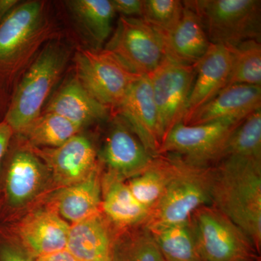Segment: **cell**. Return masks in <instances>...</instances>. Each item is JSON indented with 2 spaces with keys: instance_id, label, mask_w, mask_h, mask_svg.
Here are the masks:
<instances>
[{
  "instance_id": "cell-1",
  "label": "cell",
  "mask_w": 261,
  "mask_h": 261,
  "mask_svg": "<svg viewBox=\"0 0 261 261\" xmlns=\"http://www.w3.org/2000/svg\"><path fill=\"white\" fill-rule=\"evenodd\" d=\"M47 3H19L0 24V97L13 94L19 81L44 46L58 39Z\"/></svg>"
},
{
  "instance_id": "cell-2",
  "label": "cell",
  "mask_w": 261,
  "mask_h": 261,
  "mask_svg": "<svg viewBox=\"0 0 261 261\" xmlns=\"http://www.w3.org/2000/svg\"><path fill=\"white\" fill-rule=\"evenodd\" d=\"M211 205L261 247V161L228 157L211 168Z\"/></svg>"
},
{
  "instance_id": "cell-3",
  "label": "cell",
  "mask_w": 261,
  "mask_h": 261,
  "mask_svg": "<svg viewBox=\"0 0 261 261\" xmlns=\"http://www.w3.org/2000/svg\"><path fill=\"white\" fill-rule=\"evenodd\" d=\"M70 50L58 39L47 43L19 81L5 113L4 121L20 134L40 116L42 107L61 80Z\"/></svg>"
},
{
  "instance_id": "cell-4",
  "label": "cell",
  "mask_w": 261,
  "mask_h": 261,
  "mask_svg": "<svg viewBox=\"0 0 261 261\" xmlns=\"http://www.w3.org/2000/svg\"><path fill=\"white\" fill-rule=\"evenodd\" d=\"M173 155L176 173L157 203L149 211L148 217L142 224L145 228L185 222L197 209L211 205V166H197L177 154Z\"/></svg>"
},
{
  "instance_id": "cell-5",
  "label": "cell",
  "mask_w": 261,
  "mask_h": 261,
  "mask_svg": "<svg viewBox=\"0 0 261 261\" xmlns=\"http://www.w3.org/2000/svg\"><path fill=\"white\" fill-rule=\"evenodd\" d=\"M200 17L211 44L226 47L260 41V0L185 1Z\"/></svg>"
},
{
  "instance_id": "cell-6",
  "label": "cell",
  "mask_w": 261,
  "mask_h": 261,
  "mask_svg": "<svg viewBox=\"0 0 261 261\" xmlns=\"http://www.w3.org/2000/svg\"><path fill=\"white\" fill-rule=\"evenodd\" d=\"M202 261H257L250 239L214 206L205 205L190 219Z\"/></svg>"
},
{
  "instance_id": "cell-7",
  "label": "cell",
  "mask_w": 261,
  "mask_h": 261,
  "mask_svg": "<svg viewBox=\"0 0 261 261\" xmlns=\"http://www.w3.org/2000/svg\"><path fill=\"white\" fill-rule=\"evenodd\" d=\"M75 78L99 102L116 109L132 84L142 75L130 71L106 49H80L74 56Z\"/></svg>"
},
{
  "instance_id": "cell-8",
  "label": "cell",
  "mask_w": 261,
  "mask_h": 261,
  "mask_svg": "<svg viewBox=\"0 0 261 261\" xmlns=\"http://www.w3.org/2000/svg\"><path fill=\"white\" fill-rule=\"evenodd\" d=\"M104 49L140 75L153 72L164 58L159 33L142 18L120 16Z\"/></svg>"
},
{
  "instance_id": "cell-9",
  "label": "cell",
  "mask_w": 261,
  "mask_h": 261,
  "mask_svg": "<svg viewBox=\"0 0 261 261\" xmlns=\"http://www.w3.org/2000/svg\"><path fill=\"white\" fill-rule=\"evenodd\" d=\"M243 120H222L200 125L178 123L161 142L159 155L177 154L192 164L209 166L219 161L228 137Z\"/></svg>"
},
{
  "instance_id": "cell-10",
  "label": "cell",
  "mask_w": 261,
  "mask_h": 261,
  "mask_svg": "<svg viewBox=\"0 0 261 261\" xmlns=\"http://www.w3.org/2000/svg\"><path fill=\"white\" fill-rule=\"evenodd\" d=\"M148 75L158 114L161 144L173 127L184 121L195 78V65L163 58Z\"/></svg>"
},
{
  "instance_id": "cell-11",
  "label": "cell",
  "mask_w": 261,
  "mask_h": 261,
  "mask_svg": "<svg viewBox=\"0 0 261 261\" xmlns=\"http://www.w3.org/2000/svg\"><path fill=\"white\" fill-rule=\"evenodd\" d=\"M30 147L45 163L51 181L60 189L82 181L100 165L92 141L80 134L56 148Z\"/></svg>"
},
{
  "instance_id": "cell-12",
  "label": "cell",
  "mask_w": 261,
  "mask_h": 261,
  "mask_svg": "<svg viewBox=\"0 0 261 261\" xmlns=\"http://www.w3.org/2000/svg\"><path fill=\"white\" fill-rule=\"evenodd\" d=\"M153 159L128 123L116 116L100 152L107 172L126 181L145 171Z\"/></svg>"
},
{
  "instance_id": "cell-13",
  "label": "cell",
  "mask_w": 261,
  "mask_h": 261,
  "mask_svg": "<svg viewBox=\"0 0 261 261\" xmlns=\"http://www.w3.org/2000/svg\"><path fill=\"white\" fill-rule=\"evenodd\" d=\"M116 109L149 154L159 156V114L148 75H142L132 84Z\"/></svg>"
},
{
  "instance_id": "cell-14",
  "label": "cell",
  "mask_w": 261,
  "mask_h": 261,
  "mask_svg": "<svg viewBox=\"0 0 261 261\" xmlns=\"http://www.w3.org/2000/svg\"><path fill=\"white\" fill-rule=\"evenodd\" d=\"M45 163L29 145L17 149L10 159L5 191L8 203L21 207L42 193L50 181Z\"/></svg>"
},
{
  "instance_id": "cell-15",
  "label": "cell",
  "mask_w": 261,
  "mask_h": 261,
  "mask_svg": "<svg viewBox=\"0 0 261 261\" xmlns=\"http://www.w3.org/2000/svg\"><path fill=\"white\" fill-rule=\"evenodd\" d=\"M70 226L53 209L34 211L19 224L20 246L34 258L65 250Z\"/></svg>"
},
{
  "instance_id": "cell-16",
  "label": "cell",
  "mask_w": 261,
  "mask_h": 261,
  "mask_svg": "<svg viewBox=\"0 0 261 261\" xmlns=\"http://www.w3.org/2000/svg\"><path fill=\"white\" fill-rule=\"evenodd\" d=\"M118 230L100 211L70 225L66 250L77 261H113Z\"/></svg>"
},
{
  "instance_id": "cell-17",
  "label": "cell",
  "mask_w": 261,
  "mask_h": 261,
  "mask_svg": "<svg viewBox=\"0 0 261 261\" xmlns=\"http://www.w3.org/2000/svg\"><path fill=\"white\" fill-rule=\"evenodd\" d=\"M195 65V82L182 123L226 87L231 72V53L226 46L211 44Z\"/></svg>"
},
{
  "instance_id": "cell-18",
  "label": "cell",
  "mask_w": 261,
  "mask_h": 261,
  "mask_svg": "<svg viewBox=\"0 0 261 261\" xmlns=\"http://www.w3.org/2000/svg\"><path fill=\"white\" fill-rule=\"evenodd\" d=\"M260 108V86H228L182 123L200 125L222 120H243Z\"/></svg>"
},
{
  "instance_id": "cell-19",
  "label": "cell",
  "mask_w": 261,
  "mask_h": 261,
  "mask_svg": "<svg viewBox=\"0 0 261 261\" xmlns=\"http://www.w3.org/2000/svg\"><path fill=\"white\" fill-rule=\"evenodd\" d=\"M183 3L185 8L179 23L160 37L165 58L181 64L195 65L205 54L211 42L200 17Z\"/></svg>"
},
{
  "instance_id": "cell-20",
  "label": "cell",
  "mask_w": 261,
  "mask_h": 261,
  "mask_svg": "<svg viewBox=\"0 0 261 261\" xmlns=\"http://www.w3.org/2000/svg\"><path fill=\"white\" fill-rule=\"evenodd\" d=\"M109 110L91 95L75 77L56 92L42 113H56L82 128L106 119Z\"/></svg>"
},
{
  "instance_id": "cell-21",
  "label": "cell",
  "mask_w": 261,
  "mask_h": 261,
  "mask_svg": "<svg viewBox=\"0 0 261 261\" xmlns=\"http://www.w3.org/2000/svg\"><path fill=\"white\" fill-rule=\"evenodd\" d=\"M102 176L100 163L82 181L59 189L55 197L54 207L51 208L71 224L100 212Z\"/></svg>"
},
{
  "instance_id": "cell-22",
  "label": "cell",
  "mask_w": 261,
  "mask_h": 261,
  "mask_svg": "<svg viewBox=\"0 0 261 261\" xmlns=\"http://www.w3.org/2000/svg\"><path fill=\"white\" fill-rule=\"evenodd\" d=\"M101 211L119 229L145 224L149 214L135 198L126 181L109 172L102 176Z\"/></svg>"
},
{
  "instance_id": "cell-23",
  "label": "cell",
  "mask_w": 261,
  "mask_h": 261,
  "mask_svg": "<svg viewBox=\"0 0 261 261\" xmlns=\"http://www.w3.org/2000/svg\"><path fill=\"white\" fill-rule=\"evenodd\" d=\"M72 17L95 49L109 39L116 14L111 0H71L65 2Z\"/></svg>"
},
{
  "instance_id": "cell-24",
  "label": "cell",
  "mask_w": 261,
  "mask_h": 261,
  "mask_svg": "<svg viewBox=\"0 0 261 261\" xmlns=\"http://www.w3.org/2000/svg\"><path fill=\"white\" fill-rule=\"evenodd\" d=\"M154 158L145 171L127 182L137 200L149 211L157 203L176 173L173 154Z\"/></svg>"
},
{
  "instance_id": "cell-25",
  "label": "cell",
  "mask_w": 261,
  "mask_h": 261,
  "mask_svg": "<svg viewBox=\"0 0 261 261\" xmlns=\"http://www.w3.org/2000/svg\"><path fill=\"white\" fill-rule=\"evenodd\" d=\"M147 229L165 261H202L190 220Z\"/></svg>"
},
{
  "instance_id": "cell-26",
  "label": "cell",
  "mask_w": 261,
  "mask_h": 261,
  "mask_svg": "<svg viewBox=\"0 0 261 261\" xmlns=\"http://www.w3.org/2000/svg\"><path fill=\"white\" fill-rule=\"evenodd\" d=\"M81 129V127L59 115L42 113L19 135L30 147L56 148L78 135Z\"/></svg>"
},
{
  "instance_id": "cell-27",
  "label": "cell",
  "mask_w": 261,
  "mask_h": 261,
  "mask_svg": "<svg viewBox=\"0 0 261 261\" xmlns=\"http://www.w3.org/2000/svg\"><path fill=\"white\" fill-rule=\"evenodd\" d=\"M113 261H165L152 233L143 225L121 229L115 242Z\"/></svg>"
},
{
  "instance_id": "cell-28",
  "label": "cell",
  "mask_w": 261,
  "mask_h": 261,
  "mask_svg": "<svg viewBox=\"0 0 261 261\" xmlns=\"http://www.w3.org/2000/svg\"><path fill=\"white\" fill-rule=\"evenodd\" d=\"M228 157L261 161V108L246 117L228 137L219 161Z\"/></svg>"
},
{
  "instance_id": "cell-29",
  "label": "cell",
  "mask_w": 261,
  "mask_h": 261,
  "mask_svg": "<svg viewBox=\"0 0 261 261\" xmlns=\"http://www.w3.org/2000/svg\"><path fill=\"white\" fill-rule=\"evenodd\" d=\"M231 53V67L228 86L261 87V44L255 39L227 47Z\"/></svg>"
},
{
  "instance_id": "cell-30",
  "label": "cell",
  "mask_w": 261,
  "mask_h": 261,
  "mask_svg": "<svg viewBox=\"0 0 261 261\" xmlns=\"http://www.w3.org/2000/svg\"><path fill=\"white\" fill-rule=\"evenodd\" d=\"M184 8V3L179 0H143L142 18L159 35H163L179 23Z\"/></svg>"
},
{
  "instance_id": "cell-31",
  "label": "cell",
  "mask_w": 261,
  "mask_h": 261,
  "mask_svg": "<svg viewBox=\"0 0 261 261\" xmlns=\"http://www.w3.org/2000/svg\"><path fill=\"white\" fill-rule=\"evenodd\" d=\"M116 13L127 18H142L143 0H111Z\"/></svg>"
},
{
  "instance_id": "cell-32",
  "label": "cell",
  "mask_w": 261,
  "mask_h": 261,
  "mask_svg": "<svg viewBox=\"0 0 261 261\" xmlns=\"http://www.w3.org/2000/svg\"><path fill=\"white\" fill-rule=\"evenodd\" d=\"M0 261H34L20 245L6 244L0 247Z\"/></svg>"
},
{
  "instance_id": "cell-33",
  "label": "cell",
  "mask_w": 261,
  "mask_h": 261,
  "mask_svg": "<svg viewBox=\"0 0 261 261\" xmlns=\"http://www.w3.org/2000/svg\"><path fill=\"white\" fill-rule=\"evenodd\" d=\"M14 134L11 127L5 121H0V163L9 147L10 140Z\"/></svg>"
},
{
  "instance_id": "cell-34",
  "label": "cell",
  "mask_w": 261,
  "mask_h": 261,
  "mask_svg": "<svg viewBox=\"0 0 261 261\" xmlns=\"http://www.w3.org/2000/svg\"><path fill=\"white\" fill-rule=\"evenodd\" d=\"M34 261H77V260L65 249L61 251L36 257L34 258Z\"/></svg>"
},
{
  "instance_id": "cell-35",
  "label": "cell",
  "mask_w": 261,
  "mask_h": 261,
  "mask_svg": "<svg viewBox=\"0 0 261 261\" xmlns=\"http://www.w3.org/2000/svg\"><path fill=\"white\" fill-rule=\"evenodd\" d=\"M18 4V0H0V24Z\"/></svg>"
},
{
  "instance_id": "cell-36",
  "label": "cell",
  "mask_w": 261,
  "mask_h": 261,
  "mask_svg": "<svg viewBox=\"0 0 261 261\" xmlns=\"http://www.w3.org/2000/svg\"><path fill=\"white\" fill-rule=\"evenodd\" d=\"M2 103H3V99L0 97V113H1L2 111Z\"/></svg>"
}]
</instances>
